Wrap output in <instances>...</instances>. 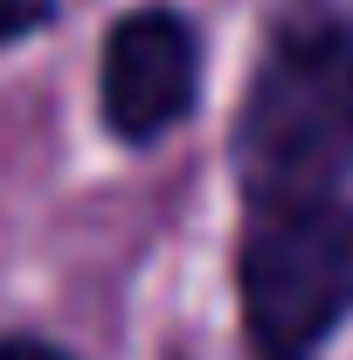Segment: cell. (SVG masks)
Masks as SVG:
<instances>
[{"label": "cell", "instance_id": "obj_2", "mask_svg": "<svg viewBox=\"0 0 353 360\" xmlns=\"http://www.w3.org/2000/svg\"><path fill=\"white\" fill-rule=\"evenodd\" d=\"M353 312V208L264 201L243 236V319L270 360H305Z\"/></svg>", "mask_w": 353, "mask_h": 360}, {"label": "cell", "instance_id": "obj_4", "mask_svg": "<svg viewBox=\"0 0 353 360\" xmlns=\"http://www.w3.org/2000/svg\"><path fill=\"white\" fill-rule=\"evenodd\" d=\"M49 14H56V0H0V42H14V35L42 28Z\"/></svg>", "mask_w": 353, "mask_h": 360}, {"label": "cell", "instance_id": "obj_5", "mask_svg": "<svg viewBox=\"0 0 353 360\" xmlns=\"http://www.w3.org/2000/svg\"><path fill=\"white\" fill-rule=\"evenodd\" d=\"M0 360H70V354H63V347H42V340H7Z\"/></svg>", "mask_w": 353, "mask_h": 360}, {"label": "cell", "instance_id": "obj_1", "mask_svg": "<svg viewBox=\"0 0 353 360\" xmlns=\"http://www.w3.org/2000/svg\"><path fill=\"white\" fill-rule=\"evenodd\" d=\"M236 167L250 201H312L353 174V28L326 7L270 35L236 118Z\"/></svg>", "mask_w": 353, "mask_h": 360}, {"label": "cell", "instance_id": "obj_3", "mask_svg": "<svg viewBox=\"0 0 353 360\" xmlns=\"http://www.w3.org/2000/svg\"><path fill=\"white\" fill-rule=\"evenodd\" d=\"M104 118L111 132L146 146V139L174 132L180 118L194 111V90H201V49L194 28L180 21L174 7H139L111 28L104 42Z\"/></svg>", "mask_w": 353, "mask_h": 360}]
</instances>
